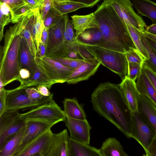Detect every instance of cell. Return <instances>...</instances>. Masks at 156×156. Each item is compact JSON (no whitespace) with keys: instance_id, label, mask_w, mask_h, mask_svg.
<instances>
[{"instance_id":"6da1fadb","label":"cell","mask_w":156,"mask_h":156,"mask_svg":"<svg viewBox=\"0 0 156 156\" xmlns=\"http://www.w3.org/2000/svg\"><path fill=\"white\" fill-rule=\"evenodd\" d=\"M93 110L114 125L126 137L132 138V112L119 84L100 83L91 95Z\"/></svg>"},{"instance_id":"ac0fdd59","label":"cell","mask_w":156,"mask_h":156,"mask_svg":"<svg viewBox=\"0 0 156 156\" xmlns=\"http://www.w3.org/2000/svg\"><path fill=\"white\" fill-rule=\"evenodd\" d=\"M19 20L22 29L20 34L26 40L33 56L35 58L37 56V50L32 34L34 22L33 10L31 9L24 14Z\"/></svg>"},{"instance_id":"680465c9","label":"cell","mask_w":156,"mask_h":156,"mask_svg":"<svg viewBox=\"0 0 156 156\" xmlns=\"http://www.w3.org/2000/svg\"><path fill=\"white\" fill-rule=\"evenodd\" d=\"M68 0H51L52 2H59Z\"/></svg>"},{"instance_id":"f5cc1de1","label":"cell","mask_w":156,"mask_h":156,"mask_svg":"<svg viewBox=\"0 0 156 156\" xmlns=\"http://www.w3.org/2000/svg\"><path fill=\"white\" fill-rule=\"evenodd\" d=\"M75 2L81 3L87 5L89 7H92L101 0H71Z\"/></svg>"},{"instance_id":"7c38bea8","label":"cell","mask_w":156,"mask_h":156,"mask_svg":"<svg viewBox=\"0 0 156 156\" xmlns=\"http://www.w3.org/2000/svg\"><path fill=\"white\" fill-rule=\"evenodd\" d=\"M36 65L30 73L29 80L24 84L16 88L17 89H25L31 87L44 85L50 89L55 82L51 80L45 69L41 59L36 56L34 58Z\"/></svg>"},{"instance_id":"3957f363","label":"cell","mask_w":156,"mask_h":156,"mask_svg":"<svg viewBox=\"0 0 156 156\" xmlns=\"http://www.w3.org/2000/svg\"><path fill=\"white\" fill-rule=\"evenodd\" d=\"M22 30L18 22L6 30L4 43L0 49V69L3 70L4 86L17 80L21 67L19 50Z\"/></svg>"},{"instance_id":"7dc6e473","label":"cell","mask_w":156,"mask_h":156,"mask_svg":"<svg viewBox=\"0 0 156 156\" xmlns=\"http://www.w3.org/2000/svg\"><path fill=\"white\" fill-rule=\"evenodd\" d=\"M30 73L28 69L21 68L17 80L20 82V86L25 83L30 79Z\"/></svg>"},{"instance_id":"e0dca14e","label":"cell","mask_w":156,"mask_h":156,"mask_svg":"<svg viewBox=\"0 0 156 156\" xmlns=\"http://www.w3.org/2000/svg\"><path fill=\"white\" fill-rule=\"evenodd\" d=\"M69 137L66 129L53 133L47 156H70Z\"/></svg>"},{"instance_id":"6f0895ef","label":"cell","mask_w":156,"mask_h":156,"mask_svg":"<svg viewBox=\"0 0 156 156\" xmlns=\"http://www.w3.org/2000/svg\"><path fill=\"white\" fill-rule=\"evenodd\" d=\"M145 37L150 45L156 53V42L146 37Z\"/></svg>"},{"instance_id":"b9f144b4","label":"cell","mask_w":156,"mask_h":156,"mask_svg":"<svg viewBox=\"0 0 156 156\" xmlns=\"http://www.w3.org/2000/svg\"><path fill=\"white\" fill-rule=\"evenodd\" d=\"M52 5L51 0H44L41 2L39 7V9L43 20L51 8Z\"/></svg>"},{"instance_id":"8fae6325","label":"cell","mask_w":156,"mask_h":156,"mask_svg":"<svg viewBox=\"0 0 156 156\" xmlns=\"http://www.w3.org/2000/svg\"><path fill=\"white\" fill-rule=\"evenodd\" d=\"M64 122L69 130L71 138L89 145L91 127L86 119H75L66 115Z\"/></svg>"},{"instance_id":"f6af8a7d","label":"cell","mask_w":156,"mask_h":156,"mask_svg":"<svg viewBox=\"0 0 156 156\" xmlns=\"http://www.w3.org/2000/svg\"><path fill=\"white\" fill-rule=\"evenodd\" d=\"M76 43L77 44V52L82 59H88L95 58L85 48Z\"/></svg>"},{"instance_id":"ba28073f","label":"cell","mask_w":156,"mask_h":156,"mask_svg":"<svg viewBox=\"0 0 156 156\" xmlns=\"http://www.w3.org/2000/svg\"><path fill=\"white\" fill-rule=\"evenodd\" d=\"M110 5L119 17L129 23L139 32L144 31L147 26L142 18L134 11L130 0H104Z\"/></svg>"},{"instance_id":"44dd1931","label":"cell","mask_w":156,"mask_h":156,"mask_svg":"<svg viewBox=\"0 0 156 156\" xmlns=\"http://www.w3.org/2000/svg\"><path fill=\"white\" fill-rule=\"evenodd\" d=\"M138 111L143 114L151 124L156 136V106L148 98L140 94L138 98Z\"/></svg>"},{"instance_id":"f907efd6","label":"cell","mask_w":156,"mask_h":156,"mask_svg":"<svg viewBox=\"0 0 156 156\" xmlns=\"http://www.w3.org/2000/svg\"><path fill=\"white\" fill-rule=\"evenodd\" d=\"M36 88L38 92L44 96L48 97L52 94L50 92L49 89L46 86L44 85L38 86H37Z\"/></svg>"},{"instance_id":"bcb514c9","label":"cell","mask_w":156,"mask_h":156,"mask_svg":"<svg viewBox=\"0 0 156 156\" xmlns=\"http://www.w3.org/2000/svg\"><path fill=\"white\" fill-rule=\"evenodd\" d=\"M7 90L3 88L0 90V117L6 112Z\"/></svg>"},{"instance_id":"7a4b0ae2","label":"cell","mask_w":156,"mask_h":156,"mask_svg":"<svg viewBox=\"0 0 156 156\" xmlns=\"http://www.w3.org/2000/svg\"><path fill=\"white\" fill-rule=\"evenodd\" d=\"M94 12L103 36L97 46L123 53L136 49L125 21L106 1Z\"/></svg>"},{"instance_id":"db71d44e","label":"cell","mask_w":156,"mask_h":156,"mask_svg":"<svg viewBox=\"0 0 156 156\" xmlns=\"http://www.w3.org/2000/svg\"><path fill=\"white\" fill-rule=\"evenodd\" d=\"M48 29L44 27L42 31L41 36V42L45 45L46 46L48 38Z\"/></svg>"},{"instance_id":"484cf974","label":"cell","mask_w":156,"mask_h":156,"mask_svg":"<svg viewBox=\"0 0 156 156\" xmlns=\"http://www.w3.org/2000/svg\"><path fill=\"white\" fill-rule=\"evenodd\" d=\"M19 58L21 68L26 69L31 73L36 65L34 58L31 53L26 40L22 36L20 47Z\"/></svg>"},{"instance_id":"4316f807","label":"cell","mask_w":156,"mask_h":156,"mask_svg":"<svg viewBox=\"0 0 156 156\" xmlns=\"http://www.w3.org/2000/svg\"><path fill=\"white\" fill-rule=\"evenodd\" d=\"M25 126L0 147V156H14L22 140Z\"/></svg>"},{"instance_id":"ee69618b","label":"cell","mask_w":156,"mask_h":156,"mask_svg":"<svg viewBox=\"0 0 156 156\" xmlns=\"http://www.w3.org/2000/svg\"><path fill=\"white\" fill-rule=\"evenodd\" d=\"M0 2L6 4L9 7L11 10L27 4L24 0H0Z\"/></svg>"},{"instance_id":"91938a15","label":"cell","mask_w":156,"mask_h":156,"mask_svg":"<svg viewBox=\"0 0 156 156\" xmlns=\"http://www.w3.org/2000/svg\"><path fill=\"white\" fill-rule=\"evenodd\" d=\"M39 0L41 2H42L44 1V0Z\"/></svg>"},{"instance_id":"e575fe53","label":"cell","mask_w":156,"mask_h":156,"mask_svg":"<svg viewBox=\"0 0 156 156\" xmlns=\"http://www.w3.org/2000/svg\"><path fill=\"white\" fill-rule=\"evenodd\" d=\"M66 44L63 41L60 44L46 52L45 56L54 58L66 57Z\"/></svg>"},{"instance_id":"5b68a950","label":"cell","mask_w":156,"mask_h":156,"mask_svg":"<svg viewBox=\"0 0 156 156\" xmlns=\"http://www.w3.org/2000/svg\"><path fill=\"white\" fill-rule=\"evenodd\" d=\"M20 117L25 120H31L44 122L54 125L64 121L66 115L53 99L49 102L20 113Z\"/></svg>"},{"instance_id":"836d02e7","label":"cell","mask_w":156,"mask_h":156,"mask_svg":"<svg viewBox=\"0 0 156 156\" xmlns=\"http://www.w3.org/2000/svg\"><path fill=\"white\" fill-rule=\"evenodd\" d=\"M64 41L66 44L74 43L77 38L74 32L72 20H69L67 14L64 15Z\"/></svg>"},{"instance_id":"d6a6232c","label":"cell","mask_w":156,"mask_h":156,"mask_svg":"<svg viewBox=\"0 0 156 156\" xmlns=\"http://www.w3.org/2000/svg\"><path fill=\"white\" fill-rule=\"evenodd\" d=\"M141 41L147 50L149 58L146 59L144 63L153 72L156 73V53L148 43L145 37L140 32Z\"/></svg>"},{"instance_id":"8992f818","label":"cell","mask_w":156,"mask_h":156,"mask_svg":"<svg viewBox=\"0 0 156 156\" xmlns=\"http://www.w3.org/2000/svg\"><path fill=\"white\" fill-rule=\"evenodd\" d=\"M132 138L142 147L146 154L155 131L145 116L138 111L132 112Z\"/></svg>"},{"instance_id":"52a82bcc","label":"cell","mask_w":156,"mask_h":156,"mask_svg":"<svg viewBox=\"0 0 156 156\" xmlns=\"http://www.w3.org/2000/svg\"><path fill=\"white\" fill-rule=\"evenodd\" d=\"M25 89L15 88L7 90L6 103V112H14L24 109H32L53 99V94H52L46 99L38 101H33L30 98Z\"/></svg>"},{"instance_id":"2e32d148","label":"cell","mask_w":156,"mask_h":156,"mask_svg":"<svg viewBox=\"0 0 156 156\" xmlns=\"http://www.w3.org/2000/svg\"><path fill=\"white\" fill-rule=\"evenodd\" d=\"M119 85L124 99L132 112L138 111V98L140 94L135 81L126 76Z\"/></svg>"},{"instance_id":"5bb4252c","label":"cell","mask_w":156,"mask_h":156,"mask_svg":"<svg viewBox=\"0 0 156 156\" xmlns=\"http://www.w3.org/2000/svg\"><path fill=\"white\" fill-rule=\"evenodd\" d=\"M41 59L49 77L56 83L66 82L75 69L66 66L45 56Z\"/></svg>"},{"instance_id":"9a60e30c","label":"cell","mask_w":156,"mask_h":156,"mask_svg":"<svg viewBox=\"0 0 156 156\" xmlns=\"http://www.w3.org/2000/svg\"><path fill=\"white\" fill-rule=\"evenodd\" d=\"M101 64L95 58L88 59L86 62L75 69L66 82L68 84H75L87 80L95 74Z\"/></svg>"},{"instance_id":"816d5d0a","label":"cell","mask_w":156,"mask_h":156,"mask_svg":"<svg viewBox=\"0 0 156 156\" xmlns=\"http://www.w3.org/2000/svg\"><path fill=\"white\" fill-rule=\"evenodd\" d=\"M31 9L39 8L41 2L39 0H24Z\"/></svg>"},{"instance_id":"30bf717a","label":"cell","mask_w":156,"mask_h":156,"mask_svg":"<svg viewBox=\"0 0 156 156\" xmlns=\"http://www.w3.org/2000/svg\"><path fill=\"white\" fill-rule=\"evenodd\" d=\"M51 129L32 141L16 156H47L53 134Z\"/></svg>"},{"instance_id":"9c48e42d","label":"cell","mask_w":156,"mask_h":156,"mask_svg":"<svg viewBox=\"0 0 156 156\" xmlns=\"http://www.w3.org/2000/svg\"><path fill=\"white\" fill-rule=\"evenodd\" d=\"M18 111L6 112L0 117V147L25 126L26 121Z\"/></svg>"},{"instance_id":"603a6c76","label":"cell","mask_w":156,"mask_h":156,"mask_svg":"<svg viewBox=\"0 0 156 156\" xmlns=\"http://www.w3.org/2000/svg\"><path fill=\"white\" fill-rule=\"evenodd\" d=\"M136 84L140 94L148 98L156 106V90L142 69Z\"/></svg>"},{"instance_id":"d6986e66","label":"cell","mask_w":156,"mask_h":156,"mask_svg":"<svg viewBox=\"0 0 156 156\" xmlns=\"http://www.w3.org/2000/svg\"><path fill=\"white\" fill-rule=\"evenodd\" d=\"M71 17L76 38L86 30L99 28L94 12L85 15H74Z\"/></svg>"},{"instance_id":"ffe728a7","label":"cell","mask_w":156,"mask_h":156,"mask_svg":"<svg viewBox=\"0 0 156 156\" xmlns=\"http://www.w3.org/2000/svg\"><path fill=\"white\" fill-rule=\"evenodd\" d=\"M64 24L63 15L61 16L56 23L49 28L46 51L64 41Z\"/></svg>"},{"instance_id":"60d3db41","label":"cell","mask_w":156,"mask_h":156,"mask_svg":"<svg viewBox=\"0 0 156 156\" xmlns=\"http://www.w3.org/2000/svg\"><path fill=\"white\" fill-rule=\"evenodd\" d=\"M91 30L92 38L90 44L98 46L102 40V33L98 28H91Z\"/></svg>"},{"instance_id":"f546056e","label":"cell","mask_w":156,"mask_h":156,"mask_svg":"<svg viewBox=\"0 0 156 156\" xmlns=\"http://www.w3.org/2000/svg\"><path fill=\"white\" fill-rule=\"evenodd\" d=\"M52 6L57 10L61 15L75 11L79 9L89 7L88 6L81 3L71 0L55 2H52Z\"/></svg>"},{"instance_id":"f1b7e54d","label":"cell","mask_w":156,"mask_h":156,"mask_svg":"<svg viewBox=\"0 0 156 156\" xmlns=\"http://www.w3.org/2000/svg\"><path fill=\"white\" fill-rule=\"evenodd\" d=\"M33 10L34 13V22L32 34L37 51L40 43L41 42V35L45 27L40 12L39 8H37Z\"/></svg>"},{"instance_id":"4fadbf2b","label":"cell","mask_w":156,"mask_h":156,"mask_svg":"<svg viewBox=\"0 0 156 156\" xmlns=\"http://www.w3.org/2000/svg\"><path fill=\"white\" fill-rule=\"evenodd\" d=\"M54 125L44 122L31 120H26L25 129L21 142L14 156L29 144Z\"/></svg>"},{"instance_id":"ab89813d","label":"cell","mask_w":156,"mask_h":156,"mask_svg":"<svg viewBox=\"0 0 156 156\" xmlns=\"http://www.w3.org/2000/svg\"><path fill=\"white\" fill-rule=\"evenodd\" d=\"M25 90L31 99L34 101L43 100L50 97V96L45 97L43 96L38 92L36 88L34 87L27 88L25 89Z\"/></svg>"},{"instance_id":"7402d4cb","label":"cell","mask_w":156,"mask_h":156,"mask_svg":"<svg viewBox=\"0 0 156 156\" xmlns=\"http://www.w3.org/2000/svg\"><path fill=\"white\" fill-rule=\"evenodd\" d=\"M69 146L70 156H101L99 149L70 137Z\"/></svg>"},{"instance_id":"1f68e13d","label":"cell","mask_w":156,"mask_h":156,"mask_svg":"<svg viewBox=\"0 0 156 156\" xmlns=\"http://www.w3.org/2000/svg\"><path fill=\"white\" fill-rule=\"evenodd\" d=\"M0 41L3 37V30L5 26L12 22L11 10L5 3L0 2Z\"/></svg>"},{"instance_id":"4dcf8cb0","label":"cell","mask_w":156,"mask_h":156,"mask_svg":"<svg viewBox=\"0 0 156 156\" xmlns=\"http://www.w3.org/2000/svg\"><path fill=\"white\" fill-rule=\"evenodd\" d=\"M131 38L136 49L146 59L149 58V55L143 45L140 38V32L133 27L129 23L125 22Z\"/></svg>"},{"instance_id":"9f6ffc18","label":"cell","mask_w":156,"mask_h":156,"mask_svg":"<svg viewBox=\"0 0 156 156\" xmlns=\"http://www.w3.org/2000/svg\"><path fill=\"white\" fill-rule=\"evenodd\" d=\"M141 34L144 36L156 42V36L149 33L146 31L141 32Z\"/></svg>"},{"instance_id":"c3c4849f","label":"cell","mask_w":156,"mask_h":156,"mask_svg":"<svg viewBox=\"0 0 156 156\" xmlns=\"http://www.w3.org/2000/svg\"><path fill=\"white\" fill-rule=\"evenodd\" d=\"M146 156H156V136H155L148 148Z\"/></svg>"},{"instance_id":"d590c367","label":"cell","mask_w":156,"mask_h":156,"mask_svg":"<svg viewBox=\"0 0 156 156\" xmlns=\"http://www.w3.org/2000/svg\"><path fill=\"white\" fill-rule=\"evenodd\" d=\"M52 59L69 68L76 69L86 62L88 59H74L68 57L57 58Z\"/></svg>"},{"instance_id":"d4e9b609","label":"cell","mask_w":156,"mask_h":156,"mask_svg":"<svg viewBox=\"0 0 156 156\" xmlns=\"http://www.w3.org/2000/svg\"><path fill=\"white\" fill-rule=\"evenodd\" d=\"M63 103V111L66 115L75 119H86V115L83 107L79 103L76 98H66Z\"/></svg>"},{"instance_id":"8d00e7d4","label":"cell","mask_w":156,"mask_h":156,"mask_svg":"<svg viewBox=\"0 0 156 156\" xmlns=\"http://www.w3.org/2000/svg\"><path fill=\"white\" fill-rule=\"evenodd\" d=\"M62 15L52 5L43 20L44 27L49 28L58 21Z\"/></svg>"},{"instance_id":"277c9868","label":"cell","mask_w":156,"mask_h":156,"mask_svg":"<svg viewBox=\"0 0 156 156\" xmlns=\"http://www.w3.org/2000/svg\"><path fill=\"white\" fill-rule=\"evenodd\" d=\"M76 42L85 48L103 65L118 75L123 80L127 76L128 61L124 53L82 42Z\"/></svg>"},{"instance_id":"7bdbcfd3","label":"cell","mask_w":156,"mask_h":156,"mask_svg":"<svg viewBox=\"0 0 156 156\" xmlns=\"http://www.w3.org/2000/svg\"><path fill=\"white\" fill-rule=\"evenodd\" d=\"M142 69L156 90V73L153 72L144 63L143 64Z\"/></svg>"},{"instance_id":"681fc988","label":"cell","mask_w":156,"mask_h":156,"mask_svg":"<svg viewBox=\"0 0 156 156\" xmlns=\"http://www.w3.org/2000/svg\"><path fill=\"white\" fill-rule=\"evenodd\" d=\"M46 52V46L42 42H40L38 49L37 51V56L42 59L45 56Z\"/></svg>"},{"instance_id":"11a10c76","label":"cell","mask_w":156,"mask_h":156,"mask_svg":"<svg viewBox=\"0 0 156 156\" xmlns=\"http://www.w3.org/2000/svg\"><path fill=\"white\" fill-rule=\"evenodd\" d=\"M145 31L156 36V23H153L149 26H147L145 28Z\"/></svg>"},{"instance_id":"83f0119b","label":"cell","mask_w":156,"mask_h":156,"mask_svg":"<svg viewBox=\"0 0 156 156\" xmlns=\"http://www.w3.org/2000/svg\"><path fill=\"white\" fill-rule=\"evenodd\" d=\"M133 4L141 15L156 23V3L150 0H132Z\"/></svg>"},{"instance_id":"f35d334b","label":"cell","mask_w":156,"mask_h":156,"mask_svg":"<svg viewBox=\"0 0 156 156\" xmlns=\"http://www.w3.org/2000/svg\"><path fill=\"white\" fill-rule=\"evenodd\" d=\"M142 65L143 64L128 62L127 76L135 81L141 72Z\"/></svg>"},{"instance_id":"74e56055","label":"cell","mask_w":156,"mask_h":156,"mask_svg":"<svg viewBox=\"0 0 156 156\" xmlns=\"http://www.w3.org/2000/svg\"><path fill=\"white\" fill-rule=\"evenodd\" d=\"M128 62L143 64L145 58L137 49H133L124 53Z\"/></svg>"},{"instance_id":"cb8c5ba5","label":"cell","mask_w":156,"mask_h":156,"mask_svg":"<svg viewBox=\"0 0 156 156\" xmlns=\"http://www.w3.org/2000/svg\"><path fill=\"white\" fill-rule=\"evenodd\" d=\"M101 156H128L116 138L109 137L103 142L99 149Z\"/></svg>"}]
</instances>
